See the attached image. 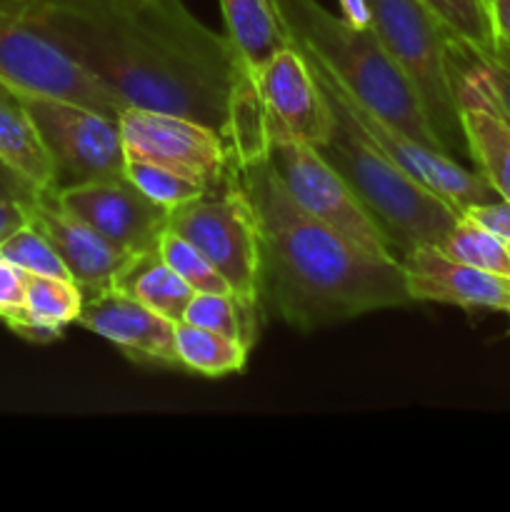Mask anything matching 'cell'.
Wrapping results in <instances>:
<instances>
[{"instance_id": "44dd1931", "label": "cell", "mask_w": 510, "mask_h": 512, "mask_svg": "<svg viewBox=\"0 0 510 512\" xmlns=\"http://www.w3.org/2000/svg\"><path fill=\"white\" fill-rule=\"evenodd\" d=\"M220 10L225 35L248 70H258L273 55L293 45L275 13L273 0H220Z\"/></svg>"}, {"instance_id": "6da1fadb", "label": "cell", "mask_w": 510, "mask_h": 512, "mask_svg": "<svg viewBox=\"0 0 510 512\" xmlns=\"http://www.w3.org/2000/svg\"><path fill=\"white\" fill-rule=\"evenodd\" d=\"M60 48L123 108L193 118L225 138L240 58L180 0H33Z\"/></svg>"}, {"instance_id": "f1b7e54d", "label": "cell", "mask_w": 510, "mask_h": 512, "mask_svg": "<svg viewBox=\"0 0 510 512\" xmlns=\"http://www.w3.org/2000/svg\"><path fill=\"white\" fill-rule=\"evenodd\" d=\"M0 255L30 275H48V278L73 280L68 268H65V263L60 260V255L55 253L53 243L30 223L15 230L13 235H8V238L0 243Z\"/></svg>"}, {"instance_id": "f546056e", "label": "cell", "mask_w": 510, "mask_h": 512, "mask_svg": "<svg viewBox=\"0 0 510 512\" xmlns=\"http://www.w3.org/2000/svg\"><path fill=\"white\" fill-rule=\"evenodd\" d=\"M453 55L473 75V80L480 85L485 98L510 123V63L495 58V55H478L458 43H453Z\"/></svg>"}, {"instance_id": "603a6c76", "label": "cell", "mask_w": 510, "mask_h": 512, "mask_svg": "<svg viewBox=\"0 0 510 512\" xmlns=\"http://www.w3.org/2000/svg\"><path fill=\"white\" fill-rule=\"evenodd\" d=\"M248 353V345L228 335L198 328L185 320L175 323V355L180 370L205 378H223V375L240 373L248 363Z\"/></svg>"}, {"instance_id": "8fae6325", "label": "cell", "mask_w": 510, "mask_h": 512, "mask_svg": "<svg viewBox=\"0 0 510 512\" xmlns=\"http://www.w3.org/2000/svg\"><path fill=\"white\" fill-rule=\"evenodd\" d=\"M125 158L150 160L200 180L210 190L228 180L230 150L218 130L193 118L160 110L125 108L118 118Z\"/></svg>"}, {"instance_id": "3957f363", "label": "cell", "mask_w": 510, "mask_h": 512, "mask_svg": "<svg viewBox=\"0 0 510 512\" xmlns=\"http://www.w3.org/2000/svg\"><path fill=\"white\" fill-rule=\"evenodd\" d=\"M273 8L293 45H298L340 88L348 90L363 108L448 153L430 128L413 83L373 28H358L343 15L338 18L318 0H273Z\"/></svg>"}, {"instance_id": "1f68e13d", "label": "cell", "mask_w": 510, "mask_h": 512, "mask_svg": "<svg viewBox=\"0 0 510 512\" xmlns=\"http://www.w3.org/2000/svg\"><path fill=\"white\" fill-rule=\"evenodd\" d=\"M25 285H28V273L0 255V320L5 325L23 313Z\"/></svg>"}, {"instance_id": "277c9868", "label": "cell", "mask_w": 510, "mask_h": 512, "mask_svg": "<svg viewBox=\"0 0 510 512\" xmlns=\"http://www.w3.org/2000/svg\"><path fill=\"white\" fill-rule=\"evenodd\" d=\"M325 95L333 108L335 128L330 138L318 145L320 155L348 180L355 195L378 220L393 243L398 260L418 245L440 248L448 230L460 218L458 210L395 165L383 150L375 148L345 113L338 98L328 90Z\"/></svg>"}, {"instance_id": "836d02e7", "label": "cell", "mask_w": 510, "mask_h": 512, "mask_svg": "<svg viewBox=\"0 0 510 512\" xmlns=\"http://www.w3.org/2000/svg\"><path fill=\"white\" fill-rule=\"evenodd\" d=\"M495 38V58L510 63V0H488Z\"/></svg>"}, {"instance_id": "d4e9b609", "label": "cell", "mask_w": 510, "mask_h": 512, "mask_svg": "<svg viewBox=\"0 0 510 512\" xmlns=\"http://www.w3.org/2000/svg\"><path fill=\"white\" fill-rule=\"evenodd\" d=\"M453 43L478 55H495L488 0H420Z\"/></svg>"}, {"instance_id": "d6a6232c", "label": "cell", "mask_w": 510, "mask_h": 512, "mask_svg": "<svg viewBox=\"0 0 510 512\" xmlns=\"http://www.w3.org/2000/svg\"><path fill=\"white\" fill-rule=\"evenodd\" d=\"M460 215L470 218L473 223L483 225L485 230H490L493 235H498L500 240L510 245V200L495 198L488 203L470 205L468 210H463Z\"/></svg>"}, {"instance_id": "d6986e66", "label": "cell", "mask_w": 510, "mask_h": 512, "mask_svg": "<svg viewBox=\"0 0 510 512\" xmlns=\"http://www.w3.org/2000/svg\"><path fill=\"white\" fill-rule=\"evenodd\" d=\"M83 310V290L73 280L30 275L25 285V308L8 328L30 343H53L65 328L78 323Z\"/></svg>"}, {"instance_id": "7402d4cb", "label": "cell", "mask_w": 510, "mask_h": 512, "mask_svg": "<svg viewBox=\"0 0 510 512\" xmlns=\"http://www.w3.org/2000/svg\"><path fill=\"white\" fill-rule=\"evenodd\" d=\"M225 143H228L230 163L235 168L258 163V160H265L270 155V133L263 98H260L253 70L245 68L243 63H240L233 95H230V118Z\"/></svg>"}, {"instance_id": "7a4b0ae2", "label": "cell", "mask_w": 510, "mask_h": 512, "mask_svg": "<svg viewBox=\"0 0 510 512\" xmlns=\"http://www.w3.org/2000/svg\"><path fill=\"white\" fill-rule=\"evenodd\" d=\"M230 173L258 215L260 308L308 333L413 303L400 260L375 258L303 213L268 158Z\"/></svg>"}, {"instance_id": "7c38bea8", "label": "cell", "mask_w": 510, "mask_h": 512, "mask_svg": "<svg viewBox=\"0 0 510 512\" xmlns=\"http://www.w3.org/2000/svg\"><path fill=\"white\" fill-rule=\"evenodd\" d=\"M253 75L265 105L270 145L295 140L318 148L330 138L335 128L333 108L298 45L280 50Z\"/></svg>"}, {"instance_id": "ba28073f", "label": "cell", "mask_w": 510, "mask_h": 512, "mask_svg": "<svg viewBox=\"0 0 510 512\" xmlns=\"http://www.w3.org/2000/svg\"><path fill=\"white\" fill-rule=\"evenodd\" d=\"M268 160L285 193L303 213L375 258L398 260L378 220L318 148L295 140H278L270 145Z\"/></svg>"}, {"instance_id": "5bb4252c", "label": "cell", "mask_w": 510, "mask_h": 512, "mask_svg": "<svg viewBox=\"0 0 510 512\" xmlns=\"http://www.w3.org/2000/svg\"><path fill=\"white\" fill-rule=\"evenodd\" d=\"M78 325L113 343L135 363L180 370L175 355V320L155 313L115 288L83 293Z\"/></svg>"}, {"instance_id": "4fadbf2b", "label": "cell", "mask_w": 510, "mask_h": 512, "mask_svg": "<svg viewBox=\"0 0 510 512\" xmlns=\"http://www.w3.org/2000/svg\"><path fill=\"white\" fill-rule=\"evenodd\" d=\"M53 195L60 208L130 255L158 248L160 235L168 228V210L145 198L125 175L70 185L53 190Z\"/></svg>"}, {"instance_id": "52a82bcc", "label": "cell", "mask_w": 510, "mask_h": 512, "mask_svg": "<svg viewBox=\"0 0 510 512\" xmlns=\"http://www.w3.org/2000/svg\"><path fill=\"white\" fill-rule=\"evenodd\" d=\"M168 228L190 240L215 265L240 303L263 310L258 215L233 173L220 188L173 210Z\"/></svg>"}, {"instance_id": "5b68a950", "label": "cell", "mask_w": 510, "mask_h": 512, "mask_svg": "<svg viewBox=\"0 0 510 512\" xmlns=\"http://www.w3.org/2000/svg\"><path fill=\"white\" fill-rule=\"evenodd\" d=\"M370 28L413 83L428 123L450 155H468L453 70V38L420 0H368Z\"/></svg>"}, {"instance_id": "ffe728a7", "label": "cell", "mask_w": 510, "mask_h": 512, "mask_svg": "<svg viewBox=\"0 0 510 512\" xmlns=\"http://www.w3.org/2000/svg\"><path fill=\"white\" fill-rule=\"evenodd\" d=\"M113 288L170 320H183L195 290L160 258L158 248L128 255L113 278Z\"/></svg>"}, {"instance_id": "4316f807", "label": "cell", "mask_w": 510, "mask_h": 512, "mask_svg": "<svg viewBox=\"0 0 510 512\" xmlns=\"http://www.w3.org/2000/svg\"><path fill=\"white\" fill-rule=\"evenodd\" d=\"M125 178L145 195L160 205L163 210L173 213V210L183 208V205L193 203V200L203 198L210 193V188L200 180L188 178L183 173L165 168V165L150 163V160L125 158Z\"/></svg>"}, {"instance_id": "cb8c5ba5", "label": "cell", "mask_w": 510, "mask_h": 512, "mask_svg": "<svg viewBox=\"0 0 510 512\" xmlns=\"http://www.w3.org/2000/svg\"><path fill=\"white\" fill-rule=\"evenodd\" d=\"M260 310L240 303L233 293H193L183 320L213 333L228 335L253 348L258 340Z\"/></svg>"}, {"instance_id": "ac0fdd59", "label": "cell", "mask_w": 510, "mask_h": 512, "mask_svg": "<svg viewBox=\"0 0 510 512\" xmlns=\"http://www.w3.org/2000/svg\"><path fill=\"white\" fill-rule=\"evenodd\" d=\"M0 160L28 178L35 188L55 190L50 155L28 113L23 93L0 78Z\"/></svg>"}, {"instance_id": "8992f818", "label": "cell", "mask_w": 510, "mask_h": 512, "mask_svg": "<svg viewBox=\"0 0 510 512\" xmlns=\"http://www.w3.org/2000/svg\"><path fill=\"white\" fill-rule=\"evenodd\" d=\"M0 78L25 93L53 95L113 118L125 110L105 85L60 48L33 0H0Z\"/></svg>"}, {"instance_id": "e0dca14e", "label": "cell", "mask_w": 510, "mask_h": 512, "mask_svg": "<svg viewBox=\"0 0 510 512\" xmlns=\"http://www.w3.org/2000/svg\"><path fill=\"white\" fill-rule=\"evenodd\" d=\"M453 53V48H450ZM455 85H458L460 123H463L468 158L478 173L498 193V198L510 200V123L485 98L473 75L455 60Z\"/></svg>"}, {"instance_id": "83f0119b", "label": "cell", "mask_w": 510, "mask_h": 512, "mask_svg": "<svg viewBox=\"0 0 510 512\" xmlns=\"http://www.w3.org/2000/svg\"><path fill=\"white\" fill-rule=\"evenodd\" d=\"M158 253L168 263V268L175 270V275L185 280L195 293H230V285L215 270V265L175 230H163L158 240Z\"/></svg>"}, {"instance_id": "4dcf8cb0", "label": "cell", "mask_w": 510, "mask_h": 512, "mask_svg": "<svg viewBox=\"0 0 510 512\" xmlns=\"http://www.w3.org/2000/svg\"><path fill=\"white\" fill-rule=\"evenodd\" d=\"M40 193L43 190L35 188L28 178L15 173L8 163L0 160V243L30 223V213Z\"/></svg>"}, {"instance_id": "9a60e30c", "label": "cell", "mask_w": 510, "mask_h": 512, "mask_svg": "<svg viewBox=\"0 0 510 512\" xmlns=\"http://www.w3.org/2000/svg\"><path fill=\"white\" fill-rule=\"evenodd\" d=\"M413 303L500 310L510 315V278L450 258L435 245H418L400 255Z\"/></svg>"}, {"instance_id": "2e32d148", "label": "cell", "mask_w": 510, "mask_h": 512, "mask_svg": "<svg viewBox=\"0 0 510 512\" xmlns=\"http://www.w3.org/2000/svg\"><path fill=\"white\" fill-rule=\"evenodd\" d=\"M30 225L53 243L55 253L68 268L70 278L83 293L113 288V278L130 253L115 248L98 230L90 228L73 213L60 208L53 190H43L30 213Z\"/></svg>"}, {"instance_id": "30bf717a", "label": "cell", "mask_w": 510, "mask_h": 512, "mask_svg": "<svg viewBox=\"0 0 510 512\" xmlns=\"http://www.w3.org/2000/svg\"><path fill=\"white\" fill-rule=\"evenodd\" d=\"M305 58H308V55H305ZM310 65H313L315 78L320 80V85L338 98V103L343 105L345 113L353 118V123L358 125L360 133H363L375 148L383 150L395 165H400L405 173L413 175V178L420 180L425 188H430L435 195H440L445 203L453 205L458 213L468 210L470 205L488 203V200L498 198V193L490 188V183L478 173V170L465 168V165H460L453 155L443 153V150L413 138L410 133L400 130L398 125L388 123V120H383L380 115L370 113V110L363 108L348 90L340 88L323 68H318L313 60H310Z\"/></svg>"}, {"instance_id": "484cf974", "label": "cell", "mask_w": 510, "mask_h": 512, "mask_svg": "<svg viewBox=\"0 0 510 512\" xmlns=\"http://www.w3.org/2000/svg\"><path fill=\"white\" fill-rule=\"evenodd\" d=\"M440 250L460 263L510 278V245L465 215L455 220L440 243Z\"/></svg>"}, {"instance_id": "9c48e42d", "label": "cell", "mask_w": 510, "mask_h": 512, "mask_svg": "<svg viewBox=\"0 0 510 512\" xmlns=\"http://www.w3.org/2000/svg\"><path fill=\"white\" fill-rule=\"evenodd\" d=\"M20 93L53 163L55 190L125 175L118 118L53 95Z\"/></svg>"}]
</instances>
